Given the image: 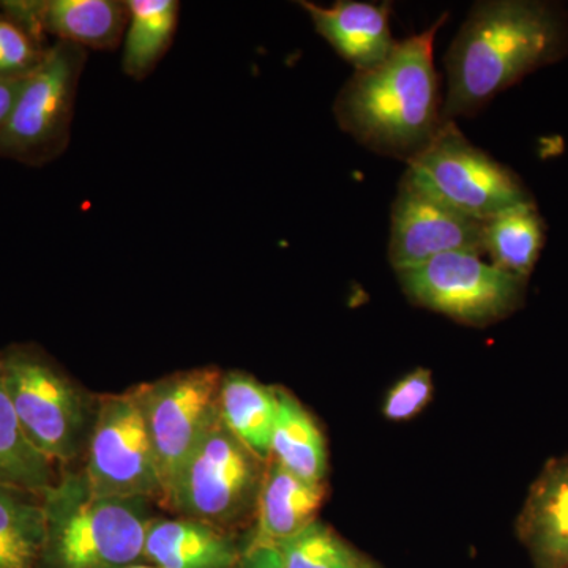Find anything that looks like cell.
<instances>
[{
    "label": "cell",
    "mask_w": 568,
    "mask_h": 568,
    "mask_svg": "<svg viewBox=\"0 0 568 568\" xmlns=\"http://www.w3.org/2000/svg\"><path fill=\"white\" fill-rule=\"evenodd\" d=\"M324 499V484L302 480L271 459L257 495L256 529L248 548L276 547L308 528Z\"/></svg>",
    "instance_id": "cell-14"
},
{
    "label": "cell",
    "mask_w": 568,
    "mask_h": 568,
    "mask_svg": "<svg viewBox=\"0 0 568 568\" xmlns=\"http://www.w3.org/2000/svg\"><path fill=\"white\" fill-rule=\"evenodd\" d=\"M432 396V372L425 368L414 369L388 390L383 414L392 422L409 420L425 409Z\"/></svg>",
    "instance_id": "cell-25"
},
{
    "label": "cell",
    "mask_w": 568,
    "mask_h": 568,
    "mask_svg": "<svg viewBox=\"0 0 568 568\" xmlns=\"http://www.w3.org/2000/svg\"><path fill=\"white\" fill-rule=\"evenodd\" d=\"M405 178L455 211L478 220L530 203L521 179L466 140L447 121L435 141L409 164Z\"/></svg>",
    "instance_id": "cell-5"
},
{
    "label": "cell",
    "mask_w": 568,
    "mask_h": 568,
    "mask_svg": "<svg viewBox=\"0 0 568 568\" xmlns=\"http://www.w3.org/2000/svg\"><path fill=\"white\" fill-rule=\"evenodd\" d=\"M568 28L558 9L528 0L477 2L446 55L444 118L473 115L567 50Z\"/></svg>",
    "instance_id": "cell-1"
},
{
    "label": "cell",
    "mask_w": 568,
    "mask_h": 568,
    "mask_svg": "<svg viewBox=\"0 0 568 568\" xmlns=\"http://www.w3.org/2000/svg\"><path fill=\"white\" fill-rule=\"evenodd\" d=\"M85 62L88 50L77 44L48 47L39 69L22 82L0 136V159L44 166L65 152Z\"/></svg>",
    "instance_id": "cell-4"
},
{
    "label": "cell",
    "mask_w": 568,
    "mask_h": 568,
    "mask_svg": "<svg viewBox=\"0 0 568 568\" xmlns=\"http://www.w3.org/2000/svg\"><path fill=\"white\" fill-rule=\"evenodd\" d=\"M239 568H283L275 547L246 548Z\"/></svg>",
    "instance_id": "cell-26"
},
{
    "label": "cell",
    "mask_w": 568,
    "mask_h": 568,
    "mask_svg": "<svg viewBox=\"0 0 568 568\" xmlns=\"http://www.w3.org/2000/svg\"><path fill=\"white\" fill-rule=\"evenodd\" d=\"M24 80H0V136L9 122Z\"/></svg>",
    "instance_id": "cell-27"
},
{
    "label": "cell",
    "mask_w": 568,
    "mask_h": 568,
    "mask_svg": "<svg viewBox=\"0 0 568 568\" xmlns=\"http://www.w3.org/2000/svg\"><path fill=\"white\" fill-rule=\"evenodd\" d=\"M484 223L436 200L403 175L392 207L390 264L398 272L440 254H484Z\"/></svg>",
    "instance_id": "cell-11"
},
{
    "label": "cell",
    "mask_w": 568,
    "mask_h": 568,
    "mask_svg": "<svg viewBox=\"0 0 568 568\" xmlns=\"http://www.w3.org/2000/svg\"><path fill=\"white\" fill-rule=\"evenodd\" d=\"M316 32L355 71L373 69L386 61L398 41L390 29V6L339 0L332 7L301 2Z\"/></svg>",
    "instance_id": "cell-13"
},
{
    "label": "cell",
    "mask_w": 568,
    "mask_h": 568,
    "mask_svg": "<svg viewBox=\"0 0 568 568\" xmlns=\"http://www.w3.org/2000/svg\"><path fill=\"white\" fill-rule=\"evenodd\" d=\"M263 465L219 417L183 466L164 507L223 529L256 504Z\"/></svg>",
    "instance_id": "cell-7"
},
{
    "label": "cell",
    "mask_w": 568,
    "mask_h": 568,
    "mask_svg": "<svg viewBox=\"0 0 568 568\" xmlns=\"http://www.w3.org/2000/svg\"><path fill=\"white\" fill-rule=\"evenodd\" d=\"M3 384L22 432L54 463L80 454L84 402L69 377L37 347L13 346L0 355Z\"/></svg>",
    "instance_id": "cell-6"
},
{
    "label": "cell",
    "mask_w": 568,
    "mask_h": 568,
    "mask_svg": "<svg viewBox=\"0 0 568 568\" xmlns=\"http://www.w3.org/2000/svg\"><path fill=\"white\" fill-rule=\"evenodd\" d=\"M44 545L41 495L0 487V568H41Z\"/></svg>",
    "instance_id": "cell-21"
},
{
    "label": "cell",
    "mask_w": 568,
    "mask_h": 568,
    "mask_svg": "<svg viewBox=\"0 0 568 568\" xmlns=\"http://www.w3.org/2000/svg\"><path fill=\"white\" fill-rule=\"evenodd\" d=\"M224 426L263 463L271 462L272 439L278 417L276 388L245 373L223 375L219 398Z\"/></svg>",
    "instance_id": "cell-17"
},
{
    "label": "cell",
    "mask_w": 568,
    "mask_h": 568,
    "mask_svg": "<svg viewBox=\"0 0 568 568\" xmlns=\"http://www.w3.org/2000/svg\"><path fill=\"white\" fill-rule=\"evenodd\" d=\"M55 481L54 463L22 432L0 369V487L43 495Z\"/></svg>",
    "instance_id": "cell-22"
},
{
    "label": "cell",
    "mask_w": 568,
    "mask_h": 568,
    "mask_svg": "<svg viewBox=\"0 0 568 568\" xmlns=\"http://www.w3.org/2000/svg\"><path fill=\"white\" fill-rule=\"evenodd\" d=\"M48 47L0 14V80H26L39 69Z\"/></svg>",
    "instance_id": "cell-24"
},
{
    "label": "cell",
    "mask_w": 568,
    "mask_h": 568,
    "mask_svg": "<svg viewBox=\"0 0 568 568\" xmlns=\"http://www.w3.org/2000/svg\"><path fill=\"white\" fill-rule=\"evenodd\" d=\"M278 417L272 439V458L302 480L324 484L327 448L315 418L290 392L276 388Z\"/></svg>",
    "instance_id": "cell-18"
},
{
    "label": "cell",
    "mask_w": 568,
    "mask_h": 568,
    "mask_svg": "<svg viewBox=\"0 0 568 568\" xmlns=\"http://www.w3.org/2000/svg\"><path fill=\"white\" fill-rule=\"evenodd\" d=\"M82 476L97 495L163 503L162 477L140 386L100 399Z\"/></svg>",
    "instance_id": "cell-9"
},
{
    "label": "cell",
    "mask_w": 568,
    "mask_h": 568,
    "mask_svg": "<svg viewBox=\"0 0 568 568\" xmlns=\"http://www.w3.org/2000/svg\"><path fill=\"white\" fill-rule=\"evenodd\" d=\"M275 548L283 568H377L317 519Z\"/></svg>",
    "instance_id": "cell-23"
},
{
    "label": "cell",
    "mask_w": 568,
    "mask_h": 568,
    "mask_svg": "<svg viewBox=\"0 0 568 568\" xmlns=\"http://www.w3.org/2000/svg\"><path fill=\"white\" fill-rule=\"evenodd\" d=\"M447 17L398 41L379 65L355 71L336 97L335 118L343 132L369 151L407 164L435 141L447 122L435 69L436 32Z\"/></svg>",
    "instance_id": "cell-2"
},
{
    "label": "cell",
    "mask_w": 568,
    "mask_h": 568,
    "mask_svg": "<svg viewBox=\"0 0 568 568\" xmlns=\"http://www.w3.org/2000/svg\"><path fill=\"white\" fill-rule=\"evenodd\" d=\"M223 375L216 366H203L140 386L162 477L163 506L183 466L220 417Z\"/></svg>",
    "instance_id": "cell-10"
},
{
    "label": "cell",
    "mask_w": 568,
    "mask_h": 568,
    "mask_svg": "<svg viewBox=\"0 0 568 568\" xmlns=\"http://www.w3.org/2000/svg\"><path fill=\"white\" fill-rule=\"evenodd\" d=\"M519 537L544 568H568V458L549 463L530 488Z\"/></svg>",
    "instance_id": "cell-15"
},
{
    "label": "cell",
    "mask_w": 568,
    "mask_h": 568,
    "mask_svg": "<svg viewBox=\"0 0 568 568\" xmlns=\"http://www.w3.org/2000/svg\"><path fill=\"white\" fill-rule=\"evenodd\" d=\"M396 275L410 302L467 325H487L510 315L525 287V278L469 252L440 254Z\"/></svg>",
    "instance_id": "cell-8"
},
{
    "label": "cell",
    "mask_w": 568,
    "mask_h": 568,
    "mask_svg": "<svg viewBox=\"0 0 568 568\" xmlns=\"http://www.w3.org/2000/svg\"><path fill=\"white\" fill-rule=\"evenodd\" d=\"M121 568H162L159 566H138V564H132V566L121 567Z\"/></svg>",
    "instance_id": "cell-28"
},
{
    "label": "cell",
    "mask_w": 568,
    "mask_h": 568,
    "mask_svg": "<svg viewBox=\"0 0 568 568\" xmlns=\"http://www.w3.org/2000/svg\"><path fill=\"white\" fill-rule=\"evenodd\" d=\"M545 244V223L534 201L496 213L484 223V250L493 264L528 278Z\"/></svg>",
    "instance_id": "cell-20"
},
{
    "label": "cell",
    "mask_w": 568,
    "mask_h": 568,
    "mask_svg": "<svg viewBox=\"0 0 568 568\" xmlns=\"http://www.w3.org/2000/svg\"><path fill=\"white\" fill-rule=\"evenodd\" d=\"M122 69L142 81L156 69L173 43L181 6L174 0H129Z\"/></svg>",
    "instance_id": "cell-19"
},
{
    "label": "cell",
    "mask_w": 568,
    "mask_h": 568,
    "mask_svg": "<svg viewBox=\"0 0 568 568\" xmlns=\"http://www.w3.org/2000/svg\"><path fill=\"white\" fill-rule=\"evenodd\" d=\"M0 9L33 39L50 36L84 50H115L129 24V7L119 0H18Z\"/></svg>",
    "instance_id": "cell-12"
},
{
    "label": "cell",
    "mask_w": 568,
    "mask_h": 568,
    "mask_svg": "<svg viewBox=\"0 0 568 568\" xmlns=\"http://www.w3.org/2000/svg\"><path fill=\"white\" fill-rule=\"evenodd\" d=\"M47 545L41 568H121L144 556L153 518L145 499L97 495L82 474L41 495Z\"/></svg>",
    "instance_id": "cell-3"
},
{
    "label": "cell",
    "mask_w": 568,
    "mask_h": 568,
    "mask_svg": "<svg viewBox=\"0 0 568 568\" xmlns=\"http://www.w3.org/2000/svg\"><path fill=\"white\" fill-rule=\"evenodd\" d=\"M144 556L162 568H235L242 552L224 529L193 518L153 519Z\"/></svg>",
    "instance_id": "cell-16"
}]
</instances>
